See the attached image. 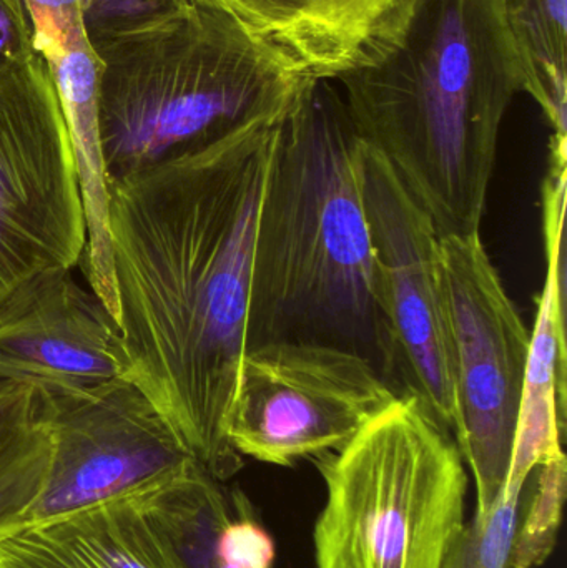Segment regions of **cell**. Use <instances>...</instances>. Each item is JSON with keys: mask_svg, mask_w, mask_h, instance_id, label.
Returning <instances> with one entry per match:
<instances>
[{"mask_svg": "<svg viewBox=\"0 0 567 568\" xmlns=\"http://www.w3.org/2000/svg\"><path fill=\"white\" fill-rule=\"evenodd\" d=\"M280 115L107 185L126 379L220 483L243 467L226 416Z\"/></svg>", "mask_w": 567, "mask_h": 568, "instance_id": "obj_1", "label": "cell"}, {"mask_svg": "<svg viewBox=\"0 0 567 568\" xmlns=\"http://www.w3.org/2000/svg\"><path fill=\"white\" fill-rule=\"evenodd\" d=\"M336 79L439 236L476 235L506 112L525 75L505 0H396Z\"/></svg>", "mask_w": 567, "mask_h": 568, "instance_id": "obj_2", "label": "cell"}, {"mask_svg": "<svg viewBox=\"0 0 567 568\" xmlns=\"http://www.w3.org/2000/svg\"><path fill=\"white\" fill-rule=\"evenodd\" d=\"M362 145L330 80L303 77L280 115L260 205L246 349L275 341L325 344L365 357L389 384L360 185Z\"/></svg>", "mask_w": 567, "mask_h": 568, "instance_id": "obj_3", "label": "cell"}, {"mask_svg": "<svg viewBox=\"0 0 567 568\" xmlns=\"http://www.w3.org/2000/svg\"><path fill=\"white\" fill-rule=\"evenodd\" d=\"M95 53L107 185L280 115L305 77L245 23L195 0Z\"/></svg>", "mask_w": 567, "mask_h": 568, "instance_id": "obj_4", "label": "cell"}, {"mask_svg": "<svg viewBox=\"0 0 567 568\" xmlns=\"http://www.w3.org/2000/svg\"><path fill=\"white\" fill-rule=\"evenodd\" d=\"M326 499L316 568H442L465 526L458 446L412 396H396L335 453L316 457Z\"/></svg>", "mask_w": 567, "mask_h": 568, "instance_id": "obj_5", "label": "cell"}, {"mask_svg": "<svg viewBox=\"0 0 567 568\" xmlns=\"http://www.w3.org/2000/svg\"><path fill=\"white\" fill-rule=\"evenodd\" d=\"M439 270L458 410L453 439L475 477V514H485L508 477L531 333L479 233L442 236Z\"/></svg>", "mask_w": 567, "mask_h": 568, "instance_id": "obj_6", "label": "cell"}, {"mask_svg": "<svg viewBox=\"0 0 567 568\" xmlns=\"http://www.w3.org/2000/svg\"><path fill=\"white\" fill-rule=\"evenodd\" d=\"M85 245L72 142L36 53L0 79V303L36 276L79 265Z\"/></svg>", "mask_w": 567, "mask_h": 568, "instance_id": "obj_7", "label": "cell"}, {"mask_svg": "<svg viewBox=\"0 0 567 568\" xmlns=\"http://www.w3.org/2000/svg\"><path fill=\"white\" fill-rule=\"evenodd\" d=\"M398 394L365 357L275 341L243 354L226 416L242 457L290 467L345 447Z\"/></svg>", "mask_w": 567, "mask_h": 568, "instance_id": "obj_8", "label": "cell"}, {"mask_svg": "<svg viewBox=\"0 0 567 568\" xmlns=\"http://www.w3.org/2000/svg\"><path fill=\"white\" fill-rule=\"evenodd\" d=\"M360 185L372 232L389 386L398 396L415 397L453 437L458 410L439 270L442 236L395 170L366 142Z\"/></svg>", "mask_w": 567, "mask_h": 568, "instance_id": "obj_9", "label": "cell"}, {"mask_svg": "<svg viewBox=\"0 0 567 568\" xmlns=\"http://www.w3.org/2000/svg\"><path fill=\"white\" fill-rule=\"evenodd\" d=\"M43 389L52 463L23 526L146 493L196 463L155 404L126 377Z\"/></svg>", "mask_w": 567, "mask_h": 568, "instance_id": "obj_10", "label": "cell"}, {"mask_svg": "<svg viewBox=\"0 0 567 568\" xmlns=\"http://www.w3.org/2000/svg\"><path fill=\"white\" fill-rule=\"evenodd\" d=\"M126 374L115 317L72 270L36 276L0 303V379L89 387Z\"/></svg>", "mask_w": 567, "mask_h": 568, "instance_id": "obj_11", "label": "cell"}, {"mask_svg": "<svg viewBox=\"0 0 567 568\" xmlns=\"http://www.w3.org/2000/svg\"><path fill=\"white\" fill-rule=\"evenodd\" d=\"M33 45L49 67L72 142L85 210L82 265L89 286L117 320L115 278L109 236V186L100 142L99 92L102 62L82 20V0H26Z\"/></svg>", "mask_w": 567, "mask_h": 568, "instance_id": "obj_12", "label": "cell"}, {"mask_svg": "<svg viewBox=\"0 0 567 568\" xmlns=\"http://www.w3.org/2000/svg\"><path fill=\"white\" fill-rule=\"evenodd\" d=\"M242 497L199 463L140 494L170 568H273L275 540Z\"/></svg>", "mask_w": 567, "mask_h": 568, "instance_id": "obj_13", "label": "cell"}, {"mask_svg": "<svg viewBox=\"0 0 567 568\" xmlns=\"http://www.w3.org/2000/svg\"><path fill=\"white\" fill-rule=\"evenodd\" d=\"M0 568H170L140 494L19 527Z\"/></svg>", "mask_w": 567, "mask_h": 568, "instance_id": "obj_14", "label": "cell"}, {"mask_svg": "<svg viewBox=\"0 0 567 568\" xmlns=\"http://www.w3.org/2000/svg\"><path fill=\"white\" fill-rule=\"evenodd\" d=\"M253 32L305 75L345 72L396 0H242Z\"/></svg>", "mask_w": 567, "mask_h": 568, "instance_id": "obj_15", "label": "cell"}, {"mask_svg": "<svg viewBox=\"0 0 567 568\" xmlns=\"http://www.w3.org/2000/svg\"><path fill=\"white\" fill-rule=\"evenodd\" d=\"M566 376V307L545 280L536 297L512 464L502 493H525L533 470L549 457L565 453Z\"/></svg>", "mask_w": 567, "mask_h": 568, "instance_id": "obj_16", "label": "cell"}, {"mask_svg": "<svg viewBox=\"0 0 567 568\" xmlns=\"http://www.w3.org/2000/svg\"><path fill=\"white\" fill-rule=\"evenodd\" d=\"M52 463L45 389L0 379V539L26 523Z\"/></svg>", "mask_w": 567, "mask_h": 568, "instance_id": "obj_17", "label": "cell"}, {"mask_svg": "<svg viewBox=\"0 0 567 568\" xmlns=\"http://www.w3.org/2000/svg\"><path fill=\"white\" fill-rule=\"evenodd\" d=\"M525 92L541 106L551 139L567 140V0H505Z\"/></svg>", "mask_w": 567, "mask_h": 568, "instance_id": "obj_18", "label": "cell"}, {"mask_svg": "<svg viewBox=\"0 0 567 568\" xmlns=\"http://www.w3.org/2000/svg\"><path fill=\"white\" fill-rule=\"evenodd\" d=\"M528 504L519 510L513 568L545 566L558 542L567 490L566 454L549 457L533 470Z\"/></svg>", "mask_w": 567, "mask_h": 568, "instance_id": "obj_19", "label": "cell"}, {"mask_svg": "<svg viewBox=\"0 0 567 568\" xmlns=\"http://www.w3.org/2000/svg\"><path fill=\"white\" fill-rule=\"evenodd\" d=\"M523 493H502L495 506L459 529L442 568H513Z\"/></svg>", "mask_w": 567, "mask_h": 568, "instance_id": "obj_20", "label": "cell"}, {"mask_svg": "<svg viewBox=\"0 0 567 568\" xmlns=\"http://www.w3.org/2000/svg\"><path fill=\"white\" fill-rule=\"evenodd\" d=\"M192 0H82V20L93 50L175 19Z\"/></svg>", "mask_w": 567, "mask_h": 568, "instance_id": "obj_21", "label": "cell"}, {"mask_svg": "<svg viewBox=\"0 0 567 568\" xmlns=\"http://www.w3.org/2000/svg\"><path fill=\"white\" fill-rule=\"evenodd\" d=\"M36 53L26 0H0V79L26 65Z\"/></svg>", "mask_w": 567, "mask_h": 568, "instance_id": "obj_22", "label": "cell"}, {"mask_svg": "<svg viewBox=\"0 0 567 568\" xmlns=\"http://www.w3.org/2000/svg\"><path fill=\"white\" fill-rule=\"evenodd\" d=\"M195 2L205 3V6L223 10V12L230 13V16L239 19L240 22L245 23L250 29L249 16H246L245 9H243L242 0H195ZM256 36H259V33H256Z\"/></svg>", "mask_w": 567, "mask_h": 568, "instance_id": "obj_23", "label": "cell"}]
</instances>
